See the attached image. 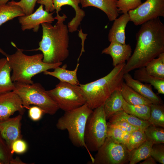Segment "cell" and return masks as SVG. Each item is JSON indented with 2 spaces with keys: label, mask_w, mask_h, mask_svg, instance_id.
<instances>
[{
  "label": "cell",
  "mask_w": 164,
  "mask_h": 164,
  "mask_svg": "<svg viewBox=\"0 0 164 164\" xmlns=\"http://www.w3.org/2000/svg\"><path fill=\"white\" fill-rule=\"evenodd\" d=\"M142 3L141 0H118L116 6L119 12L124 13L136 9Z\"/></svg>",
  "instance_id": "obj_33"
},
{
  "label": "cell",
  "mask_w": 164,
  "mask_h": 164,
  "mask_svg": "<svg viewBox=\"0 0 164 164\" xmlns=\"http://www.w3.org/2000/svg\"><path fill=\"white\" fill-rule=\"evenodd\" d=\"M123 79L125 83L139 94L148 99L153 104H162L161 98L152 90L150 84H144L133 78L129 73H125Z\"/></svg>",
  "instance_id": "obj_16"
},
{
  "label": "cell",
  "mask_w": 164,
  "mask_h": 164,
  "mask_svg": "<svg viewBox=\"0 0 164 164\" xmlns=\"http://www.w3.org/2000/svg\"><path fill=\"white\" fill-rule=\"evenodd\" d=\"M126 63L114 67L105 76L79 86L88 107L92 110L99 107L114 91L119 90L124 82V70Z\"/></svg>",
  "instance_id": "obj_3"
},
{
  "label": "cell",
  "mask_w": 164,
  "mask_h": 164,
  "mask_svg": "<svg viewBox=\"0 0 164 164\" xmlns=\"http://www.w3.org/2000/svg\"><path fill=\"white\" fill-rule=\"evenodd\" d=\"M107 124V137L125 145L131 132L124 131L114 124L108 122Z\"/></svg>",
  "instance_id": "obj_30"
},
{
  "label": "cell",
  "mask_w": 164,
  "mask_h": 164,
  "mask_svg": "<svg viewBox=\"0 0 164 164\" xmlns=\"http://www.w3.org/2000/svg\"><path fill=\"white\" fill-rule=\"evenodd\" d=\"M109 118L123 121L131 125L143 130H145L147 127L151 125L147 121L141 119L127 113L123 110L116 112L112 115Z\"/></svg>",
  "instance_id": "obj_26"
},
{
  "label": "cell",
  "mask_w": 164,
  "mask_h": 164,
  "mask_svg": "<svg viewBox=\"0 0 164 164\" xmlns=\"http://www.w3.org/2000/svg\"><path fill=\"white\" fill-rule=\"evenodd\" d=\"M28 145L26 142L22 138L15 140L12 143L11 150L12 153L22 154L25 153L27 150Z\"/></svg>",
  "instance_id": "obj_37"
},
{
  "label": "cell",
  "mask_w": 164,
  "mask_h": 164,
  "mask_svg": "<svg viewBox=\"0 0 164 164\" xmlns=\"http://www.w3.org/2000/svg\"><path fill=\"white\" fill-rule=\"evenodd\" d=\"M44 113L43 111L37 106H30L28 109L29 116L31 120L34 121L39 120Z\"/></svg>",
  "instance_id": "obj_39"
},
{
  "label": "cell",
  "mask_w": 164,
  "mask_h": 164,
  "mask_svg": "<svg viewBox=\"0 0 164 164\" xmlns=\"http://www.w3.org/2000/svg\"><path fill=\"white\" fill-rule=\"evenodd\" d=\"M123 110L141 119L147 121L150 114V106L146 105H134L127 103L123 99Z\"/></svg>",
  "instance_id": "obj_27"
},
{
  "label": "cell",
  "mask_w": 164,
  "mask_h": 164,
  "mask_svg": "<svg viewBox=\"0 0 164 164\" xmlns=\"http://www.w3.org/2000/svg\"><path fill=\"white\" fill-rule=\"evenodd\" d=\"M14 53L7 54L8 60L12 71L11 78L13 82L32 84V78L39 73L60 67L62 62L48 63L43 61V53L29 56L23 53V50L16 47Z\"/></svg>",
  "instance_id": "obj_4"
},
{
  "label": "cell",
  "mask_w": 164,
  "mask_h": 164,
  "mask_svg": "<svg viewBox=\"0 0 164 164\" xmlns=\"http://www.w3.org/2000/svg\"><path fill=\"white\" fill-rule=\"evenodd\" d=\"M22 115L0 121V133L11 149L12 143L16 140L22 138L21 121Z\"/></svg>",
  "instance_id": "obj_13"
},
{
  "label": "cell",
  "mask_w": 164,
  "mask_h": 164,
  "mask_svg": "<svg viewBox=\"0 0 164 164\" xmlns=\"http://www.w3.org/2000/svg\"><path fill=\"white\" fill-rule=\"evenodd\" d=\"M25 15L21 8L11 4L10 2L0 5V26L2 24L17 17ZM0 53L5 56L7 54L0 48Z\"/></svg>",
  "instance_id": "obj_24"
},
{
  "label": "cell",
  "mask_w": 164,
  "mask_h": 164,
  "mask_svg": "<svg viewBox=\"0 0 164 164\" xmlns=\"http://www.w3.org/2000/svg\"><path fill=\"white\" fill-rule=\"evenodd\" d=\"M37 3L45 6V10L48 12H52L54 11L52 0H41Z\"/></svg>",
  "instance_id": "obj_40"
},
{
  "label": "cell",
  "mask_w": 164,
  "mask_h": 164,
  "mask_svg": "<svg viewBox=\"0 0 164 164\" xmlns=\"http://www.w3.org/2000/svg\"><path fill=\"white\" fill-rule=\"evenodd\" d=\"M13 154L0 133V160L4 164H9L12 159Z\"/></svg>",
  "instance_id": "obj_34"
},
{
  "label": "cell",
  "mask_w": 164,
  "mask_h": 164,
  "mask_svg": "<svg viewBox=\"0 0 164 164\" xmlns=\"http://www.w3.org/2000/svg\"><path fill=\"white\" fill-rule=\"evenodd\" d=\"M153 145L151 142L146 140L137 148L130 151L129 164H136L150 156Z\"/></svg>",
  "instance_id": "obj_25"
},
{
  "label": "cell",
  "mask_w": 164,
  "mask_h": 164,
  "mask_svg": "<svg viewBox=\"0 0 164 164\" xmlns=\"http://www.w3.org/2000/svg\"><path fill=\"white\" fill-rule=\"evenodd\" d=\"M59 109L70 111L86 104V100L79 85L60 81L55 88L46 91Z\"/></svg>",
  "instance_id": "obj_8"
},
{
  "label": "cell",
  "mask_w": 164,
  "mask_h": 164,
  "mask_svg": "<svg viewBox=\"0 0 164 164\" xmlns=\"http://www.w3.org/2000/svg\"><path fill=\"white\" fill-rule=\"evenodd\" d=\"M140 164H156L155 160L151 156L147 158L144 161L140 163Z\"/></svg>",
  "instance_id": "obj_41"
},
{
  "label": "cell",
  "mask_w": 164,
  "mask_h": 164,
  "mask_svg": "<svg viewBox=\"0 0 164 164\" xmlns=\"http://www.w3.org/2000/svg\"><path fill=\"white\" fill-rule=\"evenodd\" d=\"M11 164H25L23 163L21 160L18 158L15 159L13 158L10 162Z\"/></svg>",
  "instance_id": "obj_42"
},
{
  "label": "cell",
  "mask_w": 164,
  "mask_h": 164,
  "mask_svg": "<svg viewBox=\"0 0 164 164\" xmlns=\"http://www.w3.org/2000/svg\"><path fill=\"white\" fill-rule=\"evenodd\" d=\"M0 164H4L0 160Z\"/></svg>",
  "instance_id": "obj_44"
},
{
  "label": "cell",
  "mask_w": 164,
  "mask_h": 164,
  "mask_svg": "<svg viewBox=\"0 0 164 164\" xmlns=\"http://www.w3.org/2000/svg\"><path fill=\"white\" fill-rule=\"evenodd\" d=\"M146 141L144 130H137L130 133L125 146L130 151L139 147Z\"/></svg>",
  "instance_id": "obj_32"
},
{
  "label": "cell",
  "mask_w": 164,
  "mask_h": 164,
  "mask_svg": "<svg viewBox=\"0 0 164 164\" xmlns=\"http://www.w3.org/2000/svg\"><path fill=\"white\" fill-rule=\"evenodd\" d=\"M67 17L64 14L60 16L57 13L54 17L57 22L54 26L49 23L41 24L42 38L39 43V48L35 50L42 51L44 62L48 63L62 62L68 57L69 32L67 26L64 23Z\"/></svg>",
  "instance_id": "obj_2"
},
{
  "label": "cell",
  "mask_w": 164,
  "mask_h": 164,
  "mask_svg": "<svg viewBox=\"0 0 164 164\" xmlns=\"http://www.w3.org/2000/svg\"><path fill=\"white\" fill-rule=\"evenodd\" d=\"M124 100L132 105H146L149 106L153 103L128 86L124 82L120 89Z\"/></svg>",
  "instance_id": "obj_22"
},
{
  "label": "cell",
  "mask_w": 164,
  "mask_h": 164,
  "mask_svg": "<svg viewBox=\"0 0 164 164\" xmlns=\"http://www.w3.org/2000/svg\"><path fill=\"white\" fill-rule=\"evenodd\" d=\"M132 52V49L129 44L111 42L109 45L102 51V54L109 55L111 56L114 67L125 63L131 56Z\"/></svg>",
  "instance_id": "obj_14"
},
{
  "label": "cell",
  "mask_w": 164,
  "mask_h": 164,
  "mask_svg": "<svg viewBox=\"0 0 164 164\" xmlns=\"http://www.w3.org/2000/svg\"><path fill=\"white\" fill-rule=\"evenodd\" d=\"M41 0H21L18 2L12 0L10 2L20 7L25 15H29L33 13L36 2Z\"/></svg>",
  "instance_id": "obj_35"
},
{
  "label": "cell",
  "mask_w": 164,
  "mask_h": 164,
  "mask_svg": "<svg viewBox=\"0 0 164 164\" xmlns=\"http://www.w3.org/2000/svg\"><path fill=\"white\" fill-rule=\"evenodd\" d=\"M136 35L134 52L124 67V73L145 67L164 53V25L158 17L142 24Z\"/></svg>",
  "instance_id": "obj_1"
},
{
  "label": "cell",
  "mask_w": 164,
  "mask_h": 164,
  "mask_svg": "<svg viewBox=\"0 0 164 164\" xmlns=\"http://www.w3.org/2000/svg\"><path fill=\"white\" fill-rule=\"evenodd\" d=\"M93 111L85 104L77 108L65 112L58 119L56 125L58 129L67 131L69 138L74 146L84 147L87 152L84 134L87 118Z\"/></svg>",
  "instance_id": "obj_5"
},
{
  "label": "cell",
  "mask_w": 164,
  "mask_h": 164,
  "mask_svg": "<svg viewBox=\"0 0 164 164\" xmlns=\"http://www.w3.org/2000/svg\"><path fill=\"white\" fill-rule=\"evenodd\" d=\"M14 83L15 87L13 91L19 97L25 109H28L30 105H34L40 108L44 113L51 115L59 109L56 103L39 83Z\"/></svg>",
  "instance_id": "obj_6"
},
{
  "label": "cell",
  "mask_w": 164,
  "mask_h": 164,
  "mask_svg": "<svg viewBox=\"0 0 164 164\" xmlns=\"http://www.w3.org/2000/svg\"><path fill=\"white\" fill-rule=\"evenodd\" d=\"M108 120V122L114 124L124 131L128 132L130 133L135 130H141L121 120L109 118Z\"/></svg>",
  "instance_id": "obj_38"
},
{
  "label": "cell",
  "mask_w": 164,
  "mask_h": 164,
  "mask_svg": "<svg viewBox=\"0 0 164 164\" xmlns=\"http://www.w3.org/2000/svg\"><path fill=\"white\" fill-rule=\"evenodd\" d=\"M25 111L21 98L13 91L0 94V121L9 118L16 111L22 115Z\"/></svg>",
  "instance_id": "obj_11"
},
{
  "label": "cell",
  "mask_w": 164,
  "mask_h": 164,
  "mask_svg": "<svg viewBox=\"0 0 164 164\" xmlns=\"http://www.w3.org/2000/svg\"><path fill=\"white\" fill-rule=\"evenodd\" d=\"M53 8L56 10V13L61 10L62 6L67 5L71 6L75 12V17L68 24L67 26L69 32L72 33L77 30L81 22L85 17V14L84 10L79 6L80 0H52Z\"/></svg>",
  "instance_id": "obj_15"
},
{
  "label": "cell",
  "mask_w": 164,
  "mask_h": 164,
  "mask_svg": "<svg viewBox=\"0 0 164 164\" xmlns=\"http://www.w3.org/2000/svg\"><path fill=\"white\" fill-rule=\"evenodd\" d=\"M150 116L148 121L157 126L164 127V107L162 103L152 104L150 106Z\"/></svg>",
  "instance_id": "obj_29"
},
{
  "label": "cell",
  "mask_w": 164,
  "mask_h": 164,
  "mask_svg": "<svg viewBox=\"0 0 164 164\" xmlns=\"http://www.w3.org/2000/svg\"><path fill=\"white\" fill-rule=\"evenodd\" d=\"M107 122L103 105L93 110L86 122L84 140L92 163L91 152L97 151L107 137Z\"/></svg>",
  "instance_id": "obj_7"
},
{
  "label": "cell",
  "mask_w": 164,
  "mask_h": 164,
  "mask_svg": "<svg viewBox=\"0 0 164 164\" xmlns=\"http://www.w3.org/2000/svg\"><path fill=\"white\" fill-rule=\"evenodd\" d=\"M147 141L153 144L164 143V129L161 127L150 125L145 130Z\"/></svg>",
  "instance_id": "obj_31"
},
{
  "label": "cell",
  "mask_w": 164,
  "mask_h": 164,
  "mask_svg": "<svg viewBox=\"0 0 164 164\" xmlns=\"http://www.w3.org/2000/svg\"><path fill=\"white\" fill-rule=\"evenodd\" d=\"M9 0H0V5L7 4Z\"/></svg>",
  "instance_id": "obj_43"
},
{
  "label": "cell",
  "mask_w": 164,
  "mask_h": 164,
  "mask_svg": "<svg viewBox=\"0 0 164 164\" xmlns=\"http://www.w3.org/2000/svg\"><path fill=\"white\" fill-rule=\"evenodd\" d=\"M79 65V62H77L73 70H67V66L64 65L62 67H58L55 68L53 71H46L43 72V74L54 77L61 82L79 85L80 84L77 77V71Z\"/></svg>",
  "instance_id": "obj_19"
},
{
  "label": "cell",
  "mask_w": 164,
  "mask_h": 164,
  "mask_svg": "<svg viewBox=\"0 0 164 164\" xmlns=\"http://www.w3.org/2000/svg\"><path fill=\"white\" fill-rule=\"evenodd\" d=\"M93 164H124L129 162L130 152L126 146L107 137L97 151Z\"/></svg>",
  "instance_id": "obj_9"
},
{
  "label": "cell",
  "mask_w": 164,
  "mask_h": 164,
  "mask_svg": "<svg viewBox=\"0 0 164 164\" xmlns=\"http://www.w3.org/2000/svg\"><path fill=\"white\" fill-rule=\"evenodd\" d=\"M114 21L109 32L108 40L110 42L125 44V30L127 23L130 21L128 12L123 13Z\"/></svg>",
  "instance_id": "obj_18"
},
{
  "label": "cell",
  "mask_w": 164,
  "mask_h": 164,
  "mask_svg": "<svg viewBox=\"0 0 164 164\" xmlns=\"http://www.w3.org/2000/svg\"><path fill=\"white\" fill-rule=\"evenodd\" d=\"M123 98L120 89L113 92L103 105L107 120L116 112L123 110Z\"/></svg>",
  "instance_id": "obj_21"
},
{
  "label": "cell",
  "mask_w": 164,
  "mask_h": 164,
  "mask_svg": "<svg viewBox=\"0 0 164 164\" xmlns=\"http://www.w3.org/2000/svg\"><path fill=\"white\" fill-rule=\"evenodd\" d=\"M151 156L156 161L162 164H164V145L162 143L153 145Z\"/></svg>",
  "instance_id": "obj_36"
},
{
  "label": "cell",
  "mask_w": 164,
  "mask_h": 164,
  "mask_svg": "<svg viewBox=\"0 0 164 164\" xmlns=\"http://www.w3.org/2000/svg\"><path fill=\"white\" fill-rule=\"evenodd\" d=\"M12 71L7 58L0 59V94L14 90L15 85L10 74Z\"/></svg>",
  "instance_id": "obj_20"
},
{
  "label": "cell",
  "mask_w": 164,
  "mask_h": 164,
  "mask_svg": "<svg viewBox=\"0 0 164 164\" xmlns=\"http://www.w3.org/2000/svg\"><path fill=\"white\" fill-rule=\"evenodd\" d=\"M43 7L41 5L34 12L19 17V22L23 31L32 29L34 32H37L40 24L46 22L51 23L54 21L53 14L54 12L50 13L44 10Z\"/></svg>",
  "instance_id": "obj_12"
},
{
  "label": "cell",
  "mask_w": 164,
  "mask_h": 164,
  "mask_svg": "<svg viewBox=\"0 0 164 164\" xmlns=\"http://www.w3.org/2000/svg\"><path fill=\"white\" fill-rule=\"evenodd\" d=\"M130 21L136 26L164 17V0H146L136 9L128 12Z\"/></svg>",
  "instance_id": "obj_10"
},
{
  "label": "cell",
  "mask_w": 164,
  "mask_h": 164,
  "mask_svg": "<svg viewBox=\"0 0 164 164\" xmlns=\"http://www.w3.org/2000/svg\"><path fill=\"white\" fill-rule=\"evenodd\" d=\"M82 7L93 6L103 11L109 20L114 21L118 16L119 12L116 6L118 0H80Z\"/></svg>",
  "instance_id": "obj_17"
},
{
  "label": "cell",
  "mask_w": 164,
  "mask_h": 164,
  "mask_svg": "<svg viewBox=\"0 0 164 164\" xmlns=\"http://www.w3.org/2000/svg\"><path fill=\"white\" fill-rule=\"evenodd\" d=\"M134 75L135 79L150 84L159 94H164V79L157 78L149 74L145 67L137 69L135 71Z\"/></svg>",
  "instance_id": "obj_23"
},
{
  "label": "cell",
  "mask_w": 164,
  "mask_h": 164,
  "mask_svg": "<svg viewBox=\"0 0 164 164\" xmlns=\"http://www.w3.org/2000/svg\"><path fill=\"white\" fill-rule=\"evenodd\" d=\"M149 62L145 67L149 74L155 77L164 79V53Z\"/></svg>",
  "instance_id": "obj_28"
}]
</instances>
